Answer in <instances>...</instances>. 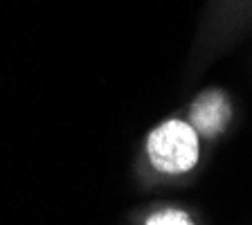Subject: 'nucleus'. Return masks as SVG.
I'll return each mask as SVG.
<instances>
[{
    "label": "nucleus",
    "instance_id": "1",
    "mask_svg": "<svg viewBox=\"0 0 252 225\" xmlns=\"http://www.w3.org/2000/svg\"><path fill=\"white\" fill-rule=\"evenodd\" d=\"M149 158L162 173H185L198 162V135L187 122H164L149 135Z\"/></svg>",
    "mask_w": 252,
    "mask_h": 225
},
{
    "label": "nucleus",
    "instance_id": "2",
    "mask_svg": "<svg viewBox=\"0 0 252 225\" xmlns=\"http://www.w3.org/2000/svg\"><path fill=\"white\" fill-rule=\"evenodd\" d=\"M230 120V106L225 97L216 90L203 93L191 106V122L205 137H214L225 129Z\"/></svg>",
    "mask_w": 252,
    "mask_h": 225
},
{
    "label": "nucleus",
    "instance_id": "3",
    "mask_svg": "<svg viewBox=\"0 0 252 225\" xmlns=\"http://www.w3.org/2000/svg\"><path fill=\"white\" fill-rule=\"evenodd\" d=\"M147 225H191L189 216L185 212L178 210H167V212H158L147 221Z\"/></svg>",
    "mask_w": 252,
    "mask_h": 225
}]
</instances>
